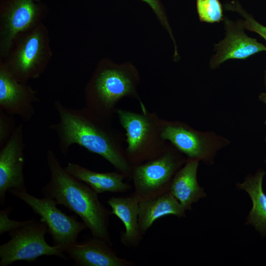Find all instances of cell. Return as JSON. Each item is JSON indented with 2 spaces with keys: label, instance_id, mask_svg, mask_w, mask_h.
Wrapping results in <instances>:
<instances>
[{
  "label": "cell",
  "instance_id": "7a4b0ae2",
  "mask_svg": "<svg viewBox=\"0 0 266 266\" xmlns=\"http://www.w3.org/2000/svg\"><path fill=\"white\" fill-rule=\"evenodd\" d=\"M46 160L50 179L42 188L44 197L74 212L81 218L93 237L112 246L109 232L111 211L100 202L98 194L69 174L52 150H48Z\"/></svg>",
  "mask_w": 266,
  "mask_h": 266
},
{
  "label": "cell",
  "instance_id": "cb8c5ba5",
  "mask_svg": "<svg viewBox=\"0 0 266 266\" xmlns=\"http://www.w3.org/2000/svg\"><path fill=\"white\" fill-rule=\"evenodd\" d=\"M11 209L6 208L0 211V234L9 233L25 225L28 220L18 221L9 218L8 215Z\"/></svg>",
  "mask_w": 266,
  "mask_h": 266
},
{
  "label": "cell",
  "instance_id": "9a60e30c",
  "mask_svg": "<svg viewBox=\"0 0 266 266\" xmlns=\"http://www.w3.org/2000/svg\"><path fill=\"white\" fill-rule=\"evenodd\" d=\"M107 203L111 208V213L119 218L124 225L121 242L129 248L137 247L143 235L138 226V200L132 194L126 197H112Z\"/></svg>",
  "mask_w": 266,
  "mask_h": 266
},
{
  "label": "cell",
  "instance_id": "ba28073f",
  "mask_svg": "<svg viewBox=\"0 0 266 266\" xmlns=\"http://www.w3.org/2000/svg\"><path fill=\"white\" fill-rule=\"evenodd\" d=\"M47 232L45 223L35 219L29 220L24 226L9 232L10 239L0 246V266L19 261L32 262L44 255L66 259L58 246L46 242L45 234Z\"/></svg>",
  "mask_w": 266,
  "mask_h": 266
},
{
  "label": "cell",
  "instance_id": "ffe728a7",
  "mask_svg": "<svg viewBox=\"0 0 266 266\" xmlns=\"http://www.w3.org/2000/svg\"><path fill=\"white\" fill-rule=\"evenodd\" d=\"M197 12L201 22H219L223 18V9L219 0H196Z\"/></svg>",
  "mask_w": 266,
  "mask_h": 266
},
{
  "label": "cell",
  "instance_id": "44dd1931",
  "mask_svg": "<svg viewBox=\"0 0 266 266\" xmlns=\"http://www.w3.org/2000/svg\"><path fill=\"white\" fill-rule=\"evenodd\" d=\"M227 10L236 11L240 14L244 20L241 22L243 27L249 31L255 32L262 36L266 41V27L256 21L248 14L238 2H233L225 5Z\"/></svg>",
  "mask_w": 266,
  "mask_h": 266
},
{
  "label": "cell",
  "instance_id": "8992f818",
  "mask_svg": "<svg viewBox=\"0 0 266 266\" xmlns=\"http://www.w3.org/2000/svg\"><path fill=\"white\" fill-rule=\"evenodd\" d=\"M186 157L171 143L158 157L133 166V194L139 202L169 192L172 180L187 161Z\"/></svg>",
  "mask_w": 266,
  "mask_h": 266
},
{
  "label": "cell",
  "instance_id": "d4e9b609",
  "mask_svg": "<svg viewBox=\"0 0 266 266\" xmlns=\"http://www.w3.org/2000/svg\"><path fill=\"white\" fill-rule=\"evenodd\" d=\"M259 99L263 102L266 104V93H261L259 96Z\"/></svg>",
  "mask_w": 266,
  "mask_h": 266
},
{
  "label": "cell",
  "instance_id": "4316f807",
  "mask_svg": "<svg viewBox=\"0 0 266 266\" xmlns=\"http://www.w3.org/2000/svg\"><path fill=\"white\" fill-rule=\"evenodd\" d=\"M265 163H266V160L265 161Z\"/></svg>",
  "mask_w": 266,
  "mask_h": 266
},
{
  "label": "cell",
  "instance_id": "4fadbf2b",
  "mask_svg": "<svg viewBox=\"0 0 266 266\" xmlns=\"http://www.w3.org/2000/svg\"><path fill=\"white\" fill-rule=\"evenodd\" d=\"M226 35L216 46V54L210 61V67L214 69L230 59H245L263 51L266 47L255 38L248 36L241 22H234L225 19Z\"/></svg>",
  "mask_w": 266,
  "mask_h": 266
},
{
  "label": "cell",
  "instance_id": "484cf974",
  "mask_svg": "<svg viewBox=\"0 0 266 266\" xmlns=\"http://www.w3.org/2000/svg\"><path fill=\"white\" fill-rule=\"evenodd\" d=\"M35 1L39 2L40 1V0H34Z\"/></svg>",
  "mask_w": 266,
  "mask_h": 266
},
{
  "label": "cell",
  "instance_id": "ac0fdd59",
  "mask_svg": "<svg viewBox=\"0 0 266 266\" xmlns=\"http://www.w3.org/2000/svg\"><path fill=\"white\" fill-rule=\"evenodd\" d=\"M185 210L169 192L156 198L139 202L138 226L143 235L159 218L172 215L185 217Z\"/></svg>",
  "mask_w": 266,
  "mask_h": 266
},
{
  "label": "cell",
  "instance_id": "e0dca14e",
  "mask_svg": "<svg viewBox=\"0 0 266 266\" xmlns=\"http://www.w3.org/2000/svg\"><path fill=\"white\" fill-rule=\"evenodd\" d=\"M65 168L69 174L87 184L97 194L123 193L131 188L130 185L123 181L126 178L125 175L118 171L96 172L74 163H68Z\"/></svg>",
  "mask_w": 266,
  "mask_h": 266
},
{
  "label": "cell",
  "instance_id": "8fae6325",
  "mask_svg": "<svg viewBox=\"0 0 266 266\" xmlns=\"http://www.w3.org/2000/svg\"><path fill=\"white\" fill-rule=\"evenodd\" d=\"M24 127L20 123L0 150V203L6 192L14 189L27 190L24 175L25 163Z\"/></svg>",
  "mask_w": 266,
  "mask_h": 266
},
{
  "label": "cell",
  "instance_id": "5bb4252c",
  "mask_svg": "<svg viewBox=\"0 0 266 266\" xmlns=\"http://www.w3.org/2000/svg\"><path fill=\"white\" fill-rule=\"evenodd\" d=\"M106 241L93 237L73 244L65 252L76 266H131L133 263L118 257Z\"/></svg>",
  "mask_w": 266,
  "mask_h": 266
},
{
  "label": "cell",
  "instance_id": "52a82bcc",
  "mask_svg": "<svg viewBox=\"0 0 266 266\" xmlns=\"http://www.w3.org/2000/svg\"><path fill=\"white\" fill-rule=\"evenodd\" d=\"M161 135L187 159L202 162L213 165L220 150L230 144L227 138L213 131L197 130L185 122L163 119Z\"/></svg>",
  "mask_w": 266,
  "mask_h": 266
},
{
  "label": "cell",
  "instance_id": "5b68a950",
  "mask_svg": "<svg viewBox=\"0 0 266 266\" xmlns=\"http://www.w3.org/2000/svg\"><path fill=\"white\" fill-rule=\"evenodd\" d=\"M48 31L43 23L15 38L7 56L1 60L19 82L28 83L45 71L52 53Z\"/></svg>",
  "mask_w": 266,
  "mask_h": 266
},
{
  "label": "cell",
  "instance_id": "7c38bea8",
  "mask_svg": "<svg viewBox=\"0 0 266 266\" xmlns=\"http://www.w3.org/2000/svg\"><path fill=\"white\" fill-rule=\"evenodd\" d=\"M38 102L36 91L18 81L0 59V109L28 122L33 117Z\"/></svg>",
  "mask_w": 266,
  "mask_h": 266
},
{
  "label": "cell",
  "instance_id": "3957f363",
  "mask_svg": "<svg viewBox=\"0 0 266 266\" xmlns=\"http://www.w3.org/2000/svg\"><path fill=\"white\" fill-rule=\"evenodd\" d=\"M139 83L138 72L131 63L118 64L104 59L99 63L85 86L86 106L110 122L123 98L138 100L142 110H145L137 91Z\"/></svg>",
  "mask_w": 266,
  "mask_h": 266
},
{
  "label": "cell",
  "instance_id": "277c9868",
  "mask_svg": "<svg viewBox=\"0 0 266 266\" xmlns=\"http://www.w3.org/2000/svg\"><path fill=\"white\" fill-rule=\"evenodd\" d=\"M116 115L126 132L125 154L132 166L154 159L166 149L168 142L161 135L163 119L156 112L117 108Z\"/></svg>",
  "mask_w": 266,
  "mask_h": 266
},
{
  "label": "cell",
  "instance_id": "7402d4cb",
  "mask_svg": "<svg viewBox=\"0 0 266 266\" xmlns=\"http://www.w3.org/2000/svg\"><path fill=\"white\" fill-rule=\"evenodd\" d=\"M16 126L13 116L0 109V147L7 141Z\"/></svg>",
  "mask_w": 266,
  "mask_h": 266
},
{
  "label": "cell",
  "instance_id": "d6986e66",
  "mask_svg": "<svg viewBox=\"0 0 266 266\" xmlns=\"http://www.w3.org/2000/svg\"><path fill=\"white\" fill-rule=\"evenodd\" d=\"M265 172L259 169L254 175L247 176L244 182L238 183V189L246 191L249 195L252 207L250 211L245 224L251 225L261 234L266 236V194L263 189V180Z\"/></svg>",
  "mask_w": 266,
  "mask_h": 266
},
{
  "label": "cell",
  "instance_id": "603a6c76",
  "mask_svg": "<svg viewBox=\"0 0 266 266\" xmlns=\"http://www.w3.org/2000/svg\"><path fill=\"white\" fill-rule=\"evenodd\" d=\"M147 3L152 8L162 26L168 33L170 37L173 40L174 45V52H177V47L175 43L172 30L169 24L166 15L165 9L161 0H141Z\"/></svg>",
  "mask_w": 266,
  "mask_h": 266
},
{
  "label": "cell",
  "instance_id": "6da1fadb",
  "mask_svg": "<svg viewBox=\"0 0 266 266\" xmlns=\"http://www.w3.org/2000/svg\"><path fill=\"white\" fill-rule=\"evenodd\" d=\"M54 107L58 121L49 128L57 134L63 154L66 155L70 147L77 144L100 156L126 178H132L133 166L126 157L123 136L111 125V122L86 106L72 108L56 100Z\"/></svg>",
  "mask_w": 266,
  "mask_h": 266
},
{
  "label": "cell",
  "instance_id": "2e32d148",
  "mask_svg": "<svg viewBox=\"0 0 266 266\" xmlns=\"http://www.w3.org/2000/svg\"><path fill=\"white\" fill-rule=\"evenodd\" d=\"M199 162L188 159L174 176L169 187V192L185 211L191 210L193 203L206 197L197 179Z\"/></svg>",
  "mask_w": 266,
  "mask_h": 266
},
{
  "label": "cell",
  "instance_id": "30bf717a",
  "mask_svg": "<svg viewBox=\"0 0 266 266\" xmlns=\"http://www.w3.org/2000/svg\"><path fill=\"white\" fill-rule=\"evenodd\" d=\"M48 10L34 0H0V59H4L17 35L42 23Z\"/></svg>",
  "mask_w": 266,
  "mask_h": 266
},
{
  "label": "cell",
  "instance_id": "9c48e42d",
  "mask_svg": "<svg viewBox=\"0 0 266 266\" xmlns=\"http://www.w3.org/2000/svg\"><path fill=\"white\" fill-rule=\"evenodd\" d=\"M9 191L40 216L39 220L46 225L54 245L63 252L76 243L79 234L87 228L83 222L77 221L74 216H68L58 208L52 199L37 198L28 194L27 190L11 189Z\"/></svg>",
  "mask_w": 266,
  "mask_h": 266
}]
</instances>
